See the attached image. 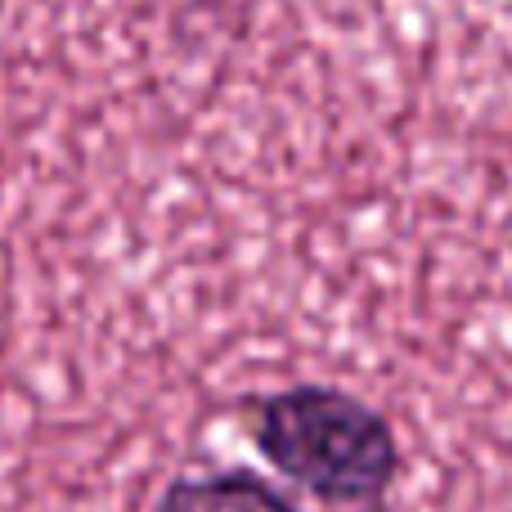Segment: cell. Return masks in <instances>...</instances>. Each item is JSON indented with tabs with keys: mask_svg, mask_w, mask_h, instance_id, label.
<instances>
[{
	"mask_svg": "<svg viewBox=\"0 0 512 512\" xmlns=\"http://www.w3.org/2000/svg\"><path fill=\"white\" fill-rule=\"evenodd\" d=\"M252 441L283 477L324 499H378L400 454L387 418L337 387H292L261 405Z\"/></svg>",
	"mask_w": 512,
	"mask_h": 512,
	"instance_id": "cell-1",
	"label": "cell"
},
{
	"mask_svg": "<svg viewBox=\"0 0 512 512\" xmlns=\"http://www.w3.org/2000/svg\"><path fill=\"white\" fill-rule=\"evenodd\" d=\"M153 512H297L274 486L252 472H212V477L171 481Z\"/></svg>",
	"mask_w": 512,
	"mask_h": 512,
	"instance_id": "cell-2",
	"label": "cell"
}]
</instances>
